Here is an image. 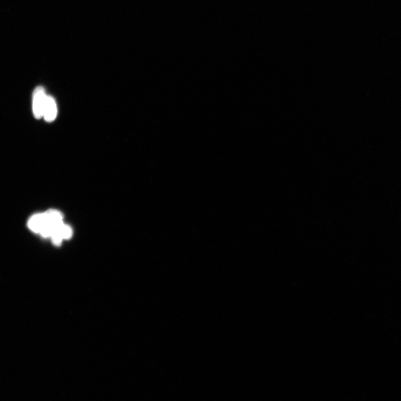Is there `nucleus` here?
I'll use <instances>...</instances> for the list:
<instances>
[{
    "label": "nucleus",
    "instance_id": "f257e3e1",
    "mask_svg": "<svg viewBox=\"0 0 401 401\" xmlns=\"http://www.w3.org/2000/svg\"><path fill=\"white\" fill-rule=\"evenodd\" d=\"M63 223L61 213L56 210H50L32 216L28 222V226L32 232L45 238H51L56 229Z\"/></svg>",
    "mask_w": 401,
    "mask_h": 401
},
{
    "label": "nucleus",
    "instance_id": "f03ea898",
    "mask_svg": "<svg viewBox=\"0 0 401 401\" xmlns=\"http://www.w3.org/2000/svg\"><path fill=\"white\" fill-rule=\"evenodd\" d=\"M47 97L45 89L42 87L36 88L33 93V112L37 119H40L44 116Z\"/></svg>",
    "mask_w": 401,
    "mask_h": 401
},
{
    "label": "nucleus",
    "instance_id": "7ed1b4c3",
    "mask_svg": "<svg viewBox=\"0 0 401 401\" xmlns=\"http://www.w3.org/2000/svg\"><path fill=\"white\" fill-rule=\"evenodd\" d=\"M72 229L63 223L56 229L51 238L54 245L59 246L63 240L70 239L72 236Z\"/></svg>",
    "mask_w": 401,
    "mask_h": 401
},
{
    "label": "nucleus",
    "instance_id": "20e7f679",
    "mask_svg": "<svg viewBox=\"0 0 401 401\" xmlns=\"http://www.w3.org/2000/svg\"><path fill=\"white\" fill-rule=\"evenodd\" d=\"M58 113V108L55 100L53 97L47 96L44 109V117L45 121L48 122L54 121Z\"/></svg>",
    "mask_w": 401,
    "mask_h": 401
}]
</instances>
